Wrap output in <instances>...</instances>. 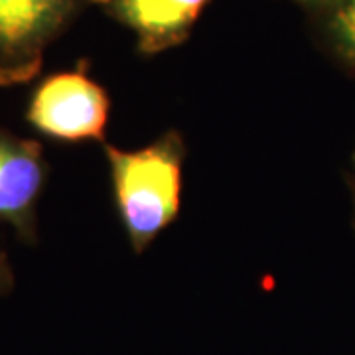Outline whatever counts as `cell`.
I'll list each match as a JSON object with an SVG mask.
<instances>
[{
    "mask_svg": "<svg viewBox=\"0 0 355 355\" xmlns=\"http://www.w3.org/2000/svg\"><path fill=\"white\" fill-rule=\"evenodd\" d=\"M109 111L107 91L76 69L46 77L32 93L26 119L48 139L83 142L105 139Z\"/></svg>",
    "mask_w": 355,
    "mask_h": 355,
    "instance_id": "3",
    "label": "cell"
},
{
    "mask_svg": "<svg viewBox=\"0 0 355 355\" xmlns=\"http://www.w3.org/2000/svg\"><path fill=\"white\" fill-rule=\"evenodd\" d=\"M354 162H355V156H354Z\"/></svg>",
    "mask_w": 355,
    "mask_h": 355,
    "instance_id": "8",
    "label": "cell"
},
{
    "mask_svg": "<svg viewBox=\"0 0 355 355\" xmlns=\"http://www.w3.org/2000/svg\"><path fill=\"white\" fill-rule=\"evenodd\" d=\"M85 0H0V87L38 76L44 53Z\"/></svg>",
    "mask_w": 355,
    "mask_h": 355,
    "instance_id": "2",
    "label": "cell"
},
{
    "mask_svg": "<svg viewBox=\"0 0 355 355\" xmlns=\"http://www.w3.org/2000/svg\"><path fill=\"white\" fill-rule=\"evenodd\" d=\"M14 286V272L12 266L8 263V257L0 251V294L12 291Z\"/></svg>",
    "mask_w": 355,
    "mask_h": 355,
    "instance_id": "7",
    "label": "cell"
},
{
    "mask_svg": "<svg viewBox=\"0 0 355 355\" xmlns=\"http://www.w3.org/2000/svg\"><path fill=\"white\" fill-rule=\"evenodd\" d=\"M46 176L42 144L0 128V221L26 243L36 239V205Z\"/></svg>",
    "mask_w": 355,
    "mask_h": 355,
    "instance_id": "4",
    "label": "cell"
},
{
    "mask_svg": "<svg viewBox=\"0 0 355 355\" xmlns=\"http://www.w3.org/2000/svg\"><path fill=\"white\" fill-rule=\"evenodd\" d=\"M209 0H107L109 14L130 28L142 53H158L188 38Z\"/></svg>",
    "mask_w": 355,
    "mask_h": 355,
    "instance_id": "5",
    "label": "cell"
},
{
    "mask_svg": "<svg viewBox=\"0 0 355 355\" xmlns=\"http://www.w3.org/2000/svg\"><path fill=\"white\" fill-rule=\"evenodd\" d=\"M331 34L340 50L355 64V0H336Z\"/></svg>",
    "mask_w": 355,
    "mask_h": 355,
    "instance_id": "6",
    "label": "cell"
},
{
    "mask_svg": "<svg viewBox=\"0 0 355 355\" xmlns=\"http://www.w3.org/2000/svg\"><path fill=\"white\" fill-rule=\"evenodd\" d=\"M111 166L114 202L135 253H142L178 216L186 144L168 130L140 150L105 144Z\"/></svg>",
    "mask_w": 355,
    "mask_h": 355,
    "instance_id": "1",
    "label": "cell"
}]
</instances>
